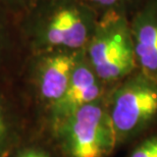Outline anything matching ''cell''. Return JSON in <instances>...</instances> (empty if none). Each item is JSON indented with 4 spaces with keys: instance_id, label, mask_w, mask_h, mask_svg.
<instances>
[{
    "instance_id": "cell-10",
    "label": "cell",
    "mask_w": 157,
    "mask_h": 157,
    "mask_svg": "<svg viewBox=\"0 0 157 157\" xmlns=\"http://www.w3.org/2000/svg\"><path fill=\"white\" fill-rule=\"evenodd\" d=\"M130 157H157V135L147 138L140 143Z\"/></svg>"
},
{
    "instance_id": "cell-11",
    "label": "cell",
    "mask_w": 157,
    "mask_h": 157,
    "mask_svg": "<svg viewBox=\"0 0 157 157\" xmlns=\"http://www.w3.org/2000/svg\"><path fill=\"white\" fill-rule=\"evenodd\" d=\"M10 17H11L10 14H8L7 12H5L4 10H2V9L0 8V34H1L2 29H3V21H4L5 18Z\"/></svg>"
},
{
    "instance_id": "cell-5",
    "label": "cell",
    "mask_w": 157,
    "mask_h": 157,
    "mask_svg": "<svg viewBox=\"0 0 157 157\" xmlns=\"http://www.w3.org/2000/svg\"><path fill=\"white\" fill-rule=\"evenodd\" d=\"M130 26L138 70L157 78V0H141Z\"/></svg>"
},
{
    "instance_id": "cell-8",
    "label": "cell",
    "mask_w": 157,
    "mask_h": 157,
    "mask_svg": "<svg viewBox=\"0 0 157 157\" xmlns=\"http://www.w3.org/2000/svg\"><path fill=\"white\" fill-rule=\"evenodd\" d=\"M98 14V17L108 12H121L128 17L133 12L141 0H85Z\"/></svg>"
},
{
    "instance_id": "cell-12",
    "label": "cell",
    "mask_w": 157,
    "mask_h": 157,
    "mask_svg": "<svg viewBox=\"0 0 157 157\" xmlns=\"http://www.w3.org/2000/svg\"><path fill=\"white\" fill-rule=\"evenodd\" d=\"M21 157H46V156H45V155H43V154H40V153L30 152V153H27V154L23 155Z\"/></svg>"
},
{
    "instance_id": "cell-4",
    "label": "cell",
    "mask_w": 157,
    "mask_h": 157,
    "mask_svg": "<svg viewBox=\"0 0 157 157\" xmlns=\"http://www.w3.org/2000/svg\"><path fill=\"white\" fill-rule=\"evenodd\" d=\"M64 136L71 157H105L117 144L109 113L97 101L64 121Z\"/></svg>"
},
{
    "instance_id": "cell-3",
    "label": "cell",
    "mask_w": 157,
    "mask_h": 157,
    "mask_svg": "<svg viewBox=\"0 0 157 157\" xmlns=\"http://www.w3.org/2000/svg\"><path fill=\"white\" fill-rule=\"evenodd\" d=\"M108 113L117 143L150 128L157 122V78L137 70L117 84Z\"/></svg>"
},
{
    "instance_id": "cell-1",
    "label": "cell",
    "mask_w": 157,
    "mask_h": 157,
    "mask_svg": "<svg viewBox=\"0 0 157 157\" xmlns=\"http://www.w3.org/2000/svg\"><path fill=\"white\" fill-rule=\"evenodd\" d=\"M45 50H84L99 17L85 0H39L21 18Z\"/></svg>"
},
{
    "instance_id": "cell-6",
    "label": "cell",
    "mask_w": 157,
    "mask_h": 157,
    "mask_svg": "<svg viewBox=\"0 0 157 157\" xmlns=\"http://www.w3.org/2000/svg\"><path fill=\"white\" fill-rule=\"evenodd\" d=\"M103 84L91 67L84 51L63 96L53 103L55 115L64 121L82 106L96 102L102 94Z\"/></svg>"
},
{
    "instance_id": "cell-2",
    "label": "cell",
    "mask_w": 157,
    "mask_h": 157,
    "mask_svg": "<svg viewBox=\"0 0 157 157\" xmlns=\"http://www.w3.org/2000/svg\"><path fill=\"white\" fill-rule=\"evenodd\" d=\"M84 51L91 67L104 84H118L136 71L130 17L121 12L99 17Z\"/></svg>"
},
{
    "instance_id": "cell-9",
    "label": "cell",
    "mask_w": 157,
    "mask_h": 157,
    "mask_svg": "<svg viewBox=\"0 0 157 157\" xmlns=\"http://www.w3.org/2000/svg\"><path fill=\"white\" fill-rule=\"evenodd\" d=\"M39 0H0V8L11 17L21 18Z\"/></svg>"
},
{
    "instance_id": "cell-13",
    "label": "cell",
    "mask_w": 157,
    "mask_h": 157,
    "mask_svg": "<svg viewBox=\"0 0 157 157\" xmlns=\"http://www.w3.org/2000/svg\"><path fill=\"white\" fill-rule=\"evenodd\" d=\"M2 132H3V122H2L1 114H0V137H1V135H2Z\"/></svg>"
},
{
    "instance_id": "cell-7",
    "label": "cell",
    "mask_w": 157,
    "mask_h": 157,
    "mask_svg": "<svg viewBox=\"0 0 157 157\" xmlns=\"http://www.w3.org/2000/svg\"><path fill=\"white\" fill-rule=\"evenodd\" d=\"M39 68V88L42 96L53 103L63 96L71 76L84 50H48Z\"/></svg>"
}]
</instances>
